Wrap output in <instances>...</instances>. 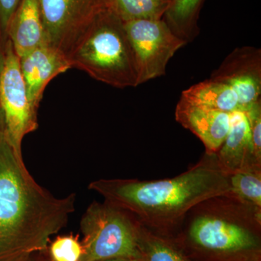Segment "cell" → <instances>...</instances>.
I'll return each instance as SVG.
<instances>
[{
    "label": "cell",
    "mask_w": 261,
    "mask_h": 261,
    "mask_svg": "<svg viewBox=\"0 0 261 261\" xmlns=\"http://www.w3.org/2000/svg\"><path fill=\"white\" fill-rule=\"evenodd\" d=\"M75 195L58 198L37 183L0 139V261H29L68 224Z\"/></svg>",
    "instance_id": "cell-1"
},
{
    "label": "cell",
    "mask_w": 261,
    "mask_h": 261,
    "mask_svg": "<svg viewBox=\"0 0 261 261\" xmlns=\"http://www.w3.org/2000/svg\"><path fill=\"white\" fill-rule=\"evenodd\" d=\"M89 189L142 226L164 236L194 206L231 192L229 174L220 166L216 154L207 152L173 178L153 181L102 178L91 182Z\"/></svg>",
    "instance_id": "cell-2"
},
{
    "label": "cell",
    "mask_w": 261,
    "mask_h": 261,
    "mask_svg": "<svg viewBox=\"0 0 261 261\" xmlns=\"http://www.w3.org/2000/svg\"><path fill=\"white\" fill-rule=\"evenodd\" d=\"M192 261H261V208L230 192L192 207L169 234Z\"/></svg>",
    "instance_id": "cell-3"
},
{
    "label": "cell",
    "mask_w": 261,
    "mask_h": 261,
    "mask_svg": "<svg viewBox=\"0 0 261 261\" xmlns=\"http://www.w3.org/2000/svg\"><path fill=\"white\" fill-rule=\"evenodd\" d=\"M68 59L71 68L111 87L139 86L135 53L124 23L109 8L96 17Z\"/></svg>",
    "instance_id": "cell-4"
},
{
    "label": "cell",
    "mask_w": 261,
    "mask_h": 261,
    "mask_svg": "<svg viewBox=\"0 0 261 261\" xmlns=\"http://www.w3.org/2000/svg\"><path fill=\"white\" fill-rule=\"evenodd\" d=\"M84 254L81 261L140 256L138 224L130 215L108 202L94 201L81 220Z\"/></svg>",
    "instance_id": "cell-5"
},
{
    "label": "cell",
    "mask_w": 261,
    "mask_h": 261,
    "mask_svg": "<svg viewBox=\"0 0 261 261\" xmlns=\"http://www.w3.org/2000/svg\"><path fill=\"white\" fill-rule=\"evenodd\" d=\"M5 63L0 79V107L5 136L15 153L22 158L24 137L37 129V111L29 102L18 57L9 39L5 45Z\"/></svg>",
    "instance_id": "cell-6"
},
{
    "label": "cell",
    "mask_w": 261,
    "mask_h": 261,
    "mask_svg": "<svg viewBox=\"0 0 261 261\" xmlns=\"http://www.w3.org/2000/svg\"><path fill=\"white\" fill-rule=\"evenodd\" d=\"M124 25L135 53L139 85L164 75L168 62L187 44L162 19L132 20Z\"/></svg>",
    "instance_id": "cell-7"
},
{
    "label": "cell",
    "mask_w": 261,
    "mask_h": 261,
    "mask_svg": "<svg viewBox=\"0 0 261 261\" xmlns=\"http://www.w3.org/2000/svg\"><path fill=\"white\" fill-rule=\"evenodd\" d=\"M49 45L68 58L108 0H39Z\"/></svg>",
    "instance_id": "cell-8"
},
{
    "label": "cell",
    "mask_w": 261,
    "mask_h": 261,
    "mask_svg": "<svg viewBox=\"0 0 261 261\" xmlns=\"http://www.w3.org/2000/svg\"><path fill=\"white\" fill-rule=\"evenodd\" d=\"M210 79L228 84L245 111L260 100V49L250 46L236 48L214 70Z\"/></svg>",
    "instance_id": "cell-9"
},
{
    "label": "cell",
    "mask_w": 261,
    "mask_h": 261,
    "mask_svg": "<svg viewBox=\"0 0 261 261\" xmlns=\"http://www.w3.org/2000/svg\"><path fill=\"white\" fill-rule=\"evenodd\" d=\"M19 63L29 102L37 111L47 84L72 68L67 57L49 44L19 58Z\"/></svg>",
    "instance_id": "cell-10"
},
{
    "label": "cell",
    "mask_w": 261,
    "mask_h": 261,
    "mask_svg": "<svg viewBox=\"0 0 261 261\" xmlns=\"http://www.w3.org/2000/svg\"><path fill=\"white\" fill-rule=\"evenodd\" d=\"M176 121L203 143L205 152L216 153L230 128L231 113L196 105L181 97L175 111Z\"/></svg>",
    "instance_id": "cell-11"
},
{
    "label": "cell",
    "mask_w": 261,
    "mask_h": 261,
    "mask_svg": "<svg viewBox=\"0 0 261 261\" xmlns=\"http://www.w3.org/2000/svg\"><path fill=\"white\" fill-rule=\"evenodd\" d=\"M8 39L18 58L49 44L39 0H21L8 29Z\"/></svg>",
    "instance_id": "cell-12"
},
{
    "label": "cell",
    "mask_w": 261,
    "mask_h": 261,
    "mask_svg": "<svg viewBox=\"0 0 261 261\" xmlns=\"http://www.w3.org/2000/svg\"><path fill=\"white\" fill-rule=\"evenodd\" d=\"M221 168L228 174L260 165L254 154L251 134L246 115L243 111L231 113V123L227 136L216 152Z\"/></svg>",
    "instance_id": "cell-13"
},
{
    "label": "cell",
    "mask_w": 261,
    "mask_h": 261,
    "mask_svg": "<svg viewBox=\"0 0 261 261\" xmlns=\"http://www.w3.org/2000/svg\"><path fill=\"white\" fill-rule=\"evenodd\" d=\"M181 97L196 105L221 112L243 111L233 89L224 82L211 79L185 89L182 92Z\"/></svg>",
    "instance_id": "cell-14"
},
{
    "label": "cell",
    "mask_w": 261,
    "mask_h": 261,
    "mask_svg": "<svg viewBox=\"0 0 261 261\" xmlns=\"http://www.w3.org/2000/svg\"><path fill=\"white\" fill-rule=\"evenodd\" d=\"M205 0H170L162 20L175 35L187 43L191 42L200 29L198 19Z\"/></svg>",
    "instance_id": "cell-15"
},
{
    "label": "cell",
    "mask_w": 261,
    "mask_h": 261,
    "mask_svg": "<svg viewBox=\"0 0 261 261\" xmlns=\"http://www.w3.org/2000/svg\"><path fill=\"white\" fill-rule=\"evenodd\" d=\"M137 224V244L144 260L192 261L171 238Z\"/></svg>",
    "instance_id": "cell-16"
},
{
    "label": "cell",
    "mask_w": 261,
    "mask_h": 261,
    "mask_svg": "<svg viewBox=\"0 0 261 261\" xmlns=\"http://www.w3.org/2000/svg\"><path fill=\"white\" fill-rule=\"evenodd\" d=\"M168 0H108V8L123 23L137 20H161Z\"/></svg>",
    "instance_id": "cell-17"
},
{
    "label": "cell",
    "mask_w": 261,
    "mask_h": 261,
    "mask_svg": "<svg viewBox=\"0 0 261 261\" xmlns=\"http://www.w3.org/2000/svg\"><path fill=\"white\" fill-rule=\"evenodd\" d=\"M231 192L247 203L261 208V166L253 165L229 174Z\"/></svg>",
    "instance_id": "cell-18"
},
{
    "label": "cell",
    "mask_w": 261,
    "mask_h": 261,
    "mask_svg": "<svg viewBox=\"0 0 261 261\" xmlns=\"http://www.w3.org/2000/svg\"><path fill=\"white\" fill-rule=\"evenodd\" d=\"M51 261H81L84 247L72 235L58 237L49 246Z\"/></svg>",
    "instance_id": "cell-19"
},
{
    "label": "cell",
    "mask_w": 261,
    "mask_h": 261,
    "mask_svg": "<svg viewBox=\"0 0 261 261\" xmlns=\"http://www.w3.org/2000/svg\"><path fill=\"white\" fill-rule=\"evenodd\" d=\"M245 113L250 127L255 159L261 163V100L247 108Z\"/></svg>",
    "instance_id": "cell-20"
},
{
    "label": "cell",
    "mask_w": 261,
    "mask_h": 261,
    "mask_svg": "<svg viewBox=\"0 0 261 261\" xmlns=\"http://www.w3.org/2000/svg\"><path fill=\"white\" fill-rule=\"evenodd\" d=\"M21 0H0V36L4 44L8 41V29Z\"/></svg>",
    "instance_id": "cell-21"
},
{
    "label": "cell",
    "mask_w": 261,
    "mask_h": 261,
    "mask_svg": "<svg viewBox=\"0 0 261 261\" xmlns=\"http://www.w3.org/2000/svg\"><path fill=\"white\" fill-rule=\"evenodd\" d=\"M5 63V47L3 42H2L1 36H0V79H1L2 73L4 70Z\"/></svg>",
    "instance_id": "cell-22"
},
{
    "label": "cell",
    "mask_w": 261,
    "mask_h": 261,
    "mask_svg": "<svg viewBox=\"0 0 261 261\" xmlns=\"http://www.w3.org/2000/svg\"><path fill=\"white\" fill-rule=\"evenodd\" d=\"M4 136V121H3V113H2L1 107H0V139L3 138Z\"/></svg>",
    "instance_id": "cell-23"
},
{
    "label": "cell",
    "mask_w": 261,
    "mask_h": 261,
    "mask_svg": "<svg viewBox=\"0 0 261 261\" xmlns=\"http://www.w3.org/2000/svg\"><path fill=\"white\" fill-rule=\"evenodd\" d=\"M97 261H132V258L125 257H113V258L105 259V260Z\"/></svg>",
    "instance_id": "cell-24"
},
{
    "label": "cell",
    "mask_w": 261,
    "mask_h": 261,
    "mask_svg": "<svg viewBox=\"0 0 261 261\" xmlns=\"http://www.w3.org/2000/svg\"><path fill=\"white\" fill-rule=\"evenodd\" d=\"M132 261H145L143 260L142 257L139 256L137 257H135V258H132Z\"/></svg>",
    "instance_id": "cell-25"
},
{
    "label": "cell",
    "mask_w": 261,
    "mask_h": 261,
    "mask_svg": "<svg viewBox=\"0 0 261 261\" xmlns=\"http://www.w3.org/2000/svg\"><path fill=\"white\" fill-rule=\"evenodd\" d=\"M168 1H170V0H168Z\"/></svg>",
    "instance_id": "cell-26"
}]
</instances>
